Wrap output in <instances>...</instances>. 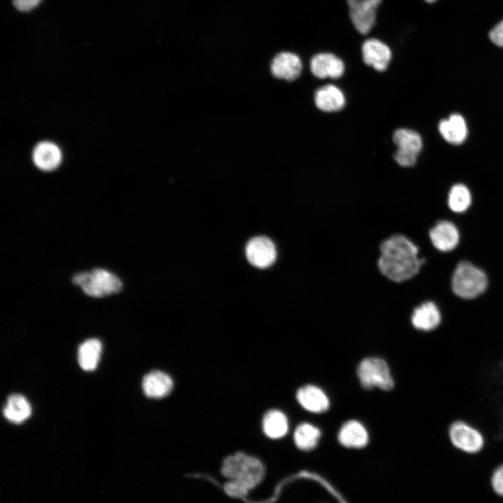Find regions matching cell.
<instances>
[{
    "label": "cell",
    "mask_w": 503,
    "mask_h": 503,
    "mask_svg": "<svg viewBox=\"0 0 503 503\" xmlns=\"http://www.w3.org/2000/svg\"><path fill=\"white\" fill-rule=\"evenodd\" d=\"M263 429L268 437L272 439L280 438L285 435L288 430L287 418L280 411H269L263 417Z\"/></svg>",
    "instance_id": "cell-22"
},
{
    "label": "cell",
    "mask_w": 503,
    "mask_h": 503,
    "mask_svg": "<svg viewBox=\"0 0 503 503\" xmlns=\"http://www.w3.org/2000/svg\"><path fill=\"white\" fill-rule=\"evenodd\" d=\"M73 282L87 295L98 298L117 293L122 286L117 276L101 268L78 273L73 277Z\"/></svg>",
    "instance_id": "cell-5"
},
{
    "label": "cell",
    "mask_w": 503,
    "mask_h": 503,
    "mask_svg": "<svg viewBox=\"0 0 503 503\" xmlns=\"http://www.w3.org/2000/svg\"><path fill=\"white\" fill-rule=\"evenodd\" d=\"M221 473L229 481H236L249 490L262 481L265 469L258 459L238 453L224 460Z\"/></svg>",
    "instance_id": "cell-3"
},
{
    "label": "cell",
    "mask_w": 503,
    "mask_h": 503,
    "mask_svg": "<svg viewBox=\"0 0 503 503\" xmlns=\"http://www.w3.org/2000/svg\"><path fill=\"white\" fill-rule=\"evenodd\" d=\"M173 386V380L170 376L158 370L147 373L142 381L143 391L150 398H161L168 395Z\"/></svg>",
    "instance_id": "cell-15"
},
{
    "label": "cell",
    "mask_w": 503,
    "mask_h": 503,
    "mask_svg": "<svg viewBox=\"0 0 503 503\" xmlns=\"http://www.w3.org/2000/svg\"><path fill=\"white\" fill-rule=\"evenodd\" d=\"M31 414V408L28 400L20 394L10 395L3 409L4 417L14 424L23 423Z\"/></svg>",
    "instance_id": "cell-19"
},
{
    "label": "cell",
    "mask_w": 503,
    "mask_h": 503,
    "mask_svg": "<svg viewBox=\"0 0 503 503\" xmlns=\"http://www.w3.org/2000/svg\"><path fill=\"white\" fill-rule=\"evenodd\" d=\"M418 154L416 153L398 150L394 154V159L401 166L410 167L414 166L417 159Z\"/></svg>",
    "instance_id": "cell-27"
},
{
    "label": "cell",
    "mask_w": 503,
    "mask_h": 503,
    "mask_svg": "<svg viewBox=\"0 0 503 503\" xmlns=\"http://www.w3.org/2000/svg\"><path fill=\"white\" fill-rule=\"evenodd\" d=\"M442 137L449 143L458 145L462 144L468 136V127L465 118L458 113L451 115L438 124Z\"/></svg>",
    "instance_id": "cell-14"
},
{
    "label": "cell",
    "mask_w": 503,
    "mask_h": 503,
    "mask_svg": "<svg viewBox=\"0 0 503 503\" xmlns=\"http://www.w3.org/2000/svg\"><path fill=\"white\" fill-rule=\"evenodd\" d=\"M489 37L496 45L503 47V20L497 24L490 31Z\"/></svg>",
    "instance_id": "cell-30"
},
{
    "label": "cell",
    "mask_w": 503,
    "mask_h": 503,
    "mask_svg": "<svg viewBox=\"0 0 503 503\" xmlns=\"http://www.w3.org/2000/svg\"><path fill=\"white\" fill-rule=\"evenodd\" d=\"M320 437V430L308 423H302L297 427L294 432V442L298 448L309 451L314 448Z\"/></svg>",
    "instance_id": "cell-25"
},
{
    "label": "cell",
    "mask_w": 503,
    "mask_h": 503,
    "mask_svg": "<svg viewBox=\"0 0 503 503\" xmlns=\"http://www.w3.org/2000/svg\"><path fill=\"white\" fill-rule=\"evenodd\" d=\"M245 254L249 263L258 268L270 267L277 258L276 247L266 236H256L249 240L246 245Z\"/></svg>",
    "instance_id": "cell-7"
},
{
    "label": "cell",
    "mask_w": 503,
    "mask_h": 503,
    "mask_svg": "<svg viewBox=\"0 0 503 503\" xmlns=\"http://www.w3.org/2000/svg\"><path fill=\"white\" fill-rule=\"evenodd\" d=\"M364 62L378 71H385L391 59L389 47L377 38L366 40L362 46Z\"/></svg>",
    "instance_id": "cell-12"
},
{
    "label": "cell",
    "mask_w": 503,
    "mask_h": 503,
    "mask_svg": "<svg viewBox=\"0 0 503 503\" xmlns=\"http://www.w3.org/2000/svg\"><path fill=\"white\" fill-rule=\"evenodd\" d=\"M225 492L230 496L241 497L246 495L249 490L243 485L233 481H229L224 486Z\"/></svg>",
    "instance_id": "cell-28"
},
{
    "label": "cell",
    "mask_w": 503,
    "mask_h": 503,
    "mask_svg": "<svg viewBox=\"0 0 503 503\" xmlns=\"http://www.w3.org/2000/svg\"><path fill=\"white\" fill-rule=\"evenodd\" d=\"M43 0H13L14 7L21 12H29L37 7Z\"/></svg>",
    "instance_id": "cell-29"
},
{
    "label": "cell",
    "mask_w": 503,
    "mask_h": 503,
    "mask_svg": "<svg viewBox=\"0 0 503 503\" xmlns=\"http://www.w3.org/2000/svg\"><path fill=\"white\" fill-rule=\"evenodd\" d=\"M393 140L398 150L417 154L423 147L422 138L419 133L408 129H397L393 133Z\"/></svg>",
    "instance_id": "cell-24"
},
{
    "label": "cell",
    "mask_w": 503,
    "mask_h": 503,
    "mask_svg": "<svg viewBox=\"0 0 503 503\" xmlns=\"http://www.w3.org/2000/svg\"><path fill=\"white\" fill-rule=\"evenodd\" d=\"M101 343L97 339H89L78 348V358L81 368L85 371L94 370L100 360Z\"/></svg>",
    "instance_id": "cell-21"
},
{
    "label": "cell",
    "mask_w": 503,
    "mask_h": 503,
    "mask_svg": "<svg viewBox=\"0 0 503 503\" xmlns=\"http://www.w3.org/2000/svg\"><path fill=\"white\" fill-rule=\"evenodd\" d=\"M297 400L301 406L309 411L321 413L329 407V400L319 388L305 386L297 392Z\"/></svg>",
    "instance_id": "cell-17"
},
{
    "label": "cell",
    "mask_w": 503,
    "mask_h": 503,
    "mask_svg": "<svg viewBox=\"0 0 503 503\" xmlns=\"http://www.w3.org/2000/svg\"><path fill=\"white\" fill-rule=\"evenodd\" d=\"M358 376L361 385L366 388L378 387L389 391L393 387L389 367L386 361L376 357L365 358L358 367Z\"/></svg>",
    "instance_id": "cell-6"
},
{
    "label": "cell",
    "mask_w": 503,
    "mask_h": 503,
    "mask_svg": "<svg viewBox=\"0 0 503 503\" xmlns=\"http://www.w3.org/2000/svg\"><path fill=\"white\" fill-rule=\"evenodd\" d=\"M338 439L346 447L361 448L367 444L368 435L362 424L356 421H350L342 427Z\"/></svg>",
    "instance_id": "cell-20"
},
{
    "label": "cell",
    "mask_w": 503,
    "mask_h": 503,
    "mask_svg": "<svg viewBox=\"0 0 503 503\" xmlns=\"http://www.w3.org/2000/svg\"><path fill=\"white\" fill-rule=\"evenodd\" d=\"M451 285L456 296L464 300H472L486 291L488 277L481 268L469 261H462L455 268Z\"/></svg>",
    "instance_id": "cell-4"
},
{
    "label": "cell",
    "mask_w": 503,
    "mask_h": 503,
    "mask_svg": "<svg viewBox=\"0 0 503 503\" xmlns=\"http://www.w3.org/2000/svg\"><path fill=\"white\" fill-rule=\"evenodd\" d=\"M425 260L417 245L407 236L394 234L380 243L377 268L394 283H402L416 276Z\"/></svg>",
    "instance_id": "cell-1"
},
{
    "label": "cell",
    "mask_w": 503,
    "mask_h": 503,
    "mask_svg": "<svg viewBox=\"0 0 503 503\" xmlns=\"http://www.w3.org/2000/svg\"><path fill=\"white\" fill-rule=\"evenodd\" d=\"M410 319L415 329L428 332L439 326L442 321V315L435 302L425 301L414 308Z\"/></svg>",
    "instance_id": "cell-13"
},
{
    "label": "cell",
    "mask_w": 503,
    "mask_h": 503,
    "mask_svg": "<svg viewBox=\"0 0 503 503\" xmlns=\"http://www.w3.org/2000/svg\"><path fill=\"white\" fill-rule=\"evenodd\" d=\"M310 70L316 78L337 79L343 75L344 64L333 54L319 53L312 57Z\"/></svg>",
    "instance_id": "cell-11"
},
{
    "label": "cell",
    "mask_w": 503,
    "mask_h": 503,
    "mask_svg": "<svg viewBox=\"0 0 503 503\" xmlns=\"http://www.w3.org/2000/svg\"><path fill=\"white\" fill-rule=\"evenodd\" d=\"M447 440L458 453L468 456L481 453L486 446V437L474 423L463 418L451 421L446 428Z\"/></svg>",
    "instance_id": "cell-2"
},
{
    "label": "cell",
    "mask_w": 503,
    "mask_h": 503,
    "mask_svg": "<svg viewBox=\"0 0 503 503\" xmlns=\"http://www.w3.org/2000/svg\"><path fill=\"white\" fill-rule=\"evenodd\" d=\"M302 65L300 57L290 52H282L273 58L270 71L277 78L291 81L298 78Z\"/></svg>",
    "instance_id": "cell-10"
},
{
    "label": "cell",
    "mask_w": 503,
    "mask_h": 503,
    "mask_svg": "<svg viewBox=\"0 0 503 503\" xmlns=\"http://www.w3.org/2000/svg\"><path fill=\"white\" fill-rule=\"evenodd\" d=\"M430 240L434 247L439 252L453 250L458 245L460 233L456 226L451 221H438L429 231Z\"/></svg>",
    "instance_id": "cell-9"
},
{
    "label": "cell",
    "mask_w": 503,
    "mask_h": 503,
    "mask_svg": "<svg viewBox=\"0 0 503 503\" xmlns=\"http://www.w3.org/2000/svg\"><path fill=\"white\" fill-rule=\"evenodd\" d=\"M425 1H428V2H429V3H432V2L435 1L436 0H425Z\"/></svg>",
    "instance_id": "cell-31"
},
{
    "label": "cell",
    "mask_w": 503,
    "mask_h": 503,
    "mask_svg": "<svg viewBox=\"0 0 503 503\" xmlns=\"http://www.w3.org/2000/svg\"><path fill=\"white\" fill-rule=\"evenodd\" d=\"M61 152L58 147L50 142H41L34 148L33 159L36 166L44 170H51L59 164Z\"/></svg>",
    "instance_id": "cell-18"
},
{
    "label": "cell",
    "mask_w": 503,
    "mask_h": 503,
    "mask_svg": "<svg viewBox=\"0 0 503 503\" xmlns=\"http://www.w3.org/2000/svg\"><path fill=\"white\" fill-rule=\"evenodd\" d=\"M448 206L451 211L462 213L468 210L472 203V194L468 187L461 183L451 187L448 194Z\"/></svg>",
    "instance_id": "cell-23"
},
{
    "label": "cell",
    "mask_w": 503,
    "mask_h": 503,
    "mask_svg": "<svg viewBox=\"0 0 503 503\" xmlns=\"http://www.w3.org/2000/svg\"><path fill=\"white\" fill-rule=\"evenodd\" d=\"M381 0H347L349 17L356 30L367 34L374 24L376 9Z\"/></svg>",
    "instance_id": "cell-8"
},
{
    "label": "cell",
    "mask_w": 503,
    "mask_h": 503,
    "mask_svg": "<svg viewBox=\"0 0 503 503\" xmlns=\"http://www.w3.org/2000/svg\"><path fill=\"white\" fill-rule=\"evenodd\" d=\"M343 92L333 85H326L319 88L314 94L316 106L324 112L340 110L345 105Z\"/></svg>",
    "instance_id": "cell-16"
},
{
    "label": "cell",
    "mask_w": 503,
    "mask_h": 503,
    "mask_svg": "<svg viewBox=\"0 0 503 503\" xmlns=\"http://www.w3.org/2000/svg\"><path fill=\"white\" fill-rule=\"evenodd\" d=\"M488 486L495 496L503 498V461L493 468L488 476Z\"/></svg>",
    "instance_id": "cell-26"
}]
</instances>
